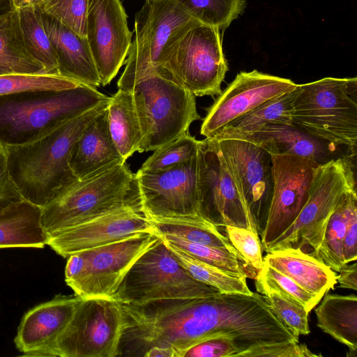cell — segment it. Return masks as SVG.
Returning a JSON list of instances; mask_svg holds the SVG:
<instances>
[{
  "mask_svg": "<svg viewBox=\"0 0 357 357\" xmlns=\"http://www.w3.org/2000/svg\"><path fill=\"white\" fill-rule=\"evenodd\" d=\"M109 101L34 141L4 147L10 177L23 199L43 208L78 180L69 165L71 149L84 128Z\"/></svg>",
  "mask_w": 357,
  "mask_h": 357,
  "instance_id": "1",
  "label": "cell"
},
{
  "mask_svg": "<svg viewBox=\"0 0 357 357\" xmlns=\"http://www.w3.org/2000/svg\"><path fill=\"white\" fill-rule=\"evenodd\" d=\"M109 98L82 84L0 96V144L5 147L34 141Z\"/></svg>",
  "mask_w": 357,
  "mask_h": 357,
  "instance_id": "2",
  "label": "cell"
},
{
  "mask_svg": "<svg viewBox=\"0 0 357 357\" xmlns=\"http://www.w3.org/2000/svg\"><path fill=\"white\" fill-rule=\"evenodd\" d=\"M140 210L137 185L126 161L77 180L42 208V225L49 236L113 210Z\"/></svg>",
  "mask_w": 357,
  "mask_h": 357,
  "instance_id": "3",
  "label": "cell"
},
{
  "mask_svg": "<svg viewBox=\"0 0 357 357\" xmlns=\"http://www.w3.org/2000/svg\"><path fill=\"white\" fill-rule=\"evenodd\" d=\"M292 123L310 135L348 149L357 146V78L324 77L297 85Z\"/></svg>",
  "mask_w": 357,
  "mask_h": 357,
  "instance_id": "4",
  "label": "cell"
},
{
  "mask_svg": "<svg viewBox=\"0 0 357 357\" xmlns=\"http://www.w3.org/2000/svg\"><path fill=\"white\" fill-rule=\"evenodd\" d=\"M131 91L142 134L139 153L155 151L201 119L196 96L167 73L143 77Z\"/></svg>",
  "mask_w": 357,
  "mask_h": 357,
  "instance_id": "5",
  "label": "cell"
},
{
  "mask_svg": "<svg viewBox=\"0 0 357 357\" xmlns=\"http://www.w3.org/2000/svg\"><path fill=\"white\" fill-rule=\"evenodd\" d=\"M220 293L193 278L158 239L132 264L113 298L121 304L191 299Z\"/></svg>",
  "mask_w": 357,
  "mask_h": 357,
  "instance_id": "6",
  "label": "cell"
},
{
  "mask_svg": "<svg viewBox=\"0 0 357 357\" xmlns=\"http://www.w3.org/2000/svg\"><path fill=\"white\" fill-rule=\"evenodd\" d=\"M197 22L175 0H146L135 15V38L118 89L131 91L143 77L161 74L167 48Z\"/></svg>",
  "mask_w": 357,
  "mask_h": 357,
  "instance_id": "7",
  "label": "cell"
},
{
  "mask_svg": "<svg viewBox=\"0 0 357 357\" xmlns=\"http://www.w3.org/2000/svg\"><path fill=\"white\" fill-rule=\"evenodd\" d=\"M351 165V158H339L317 167L305 204L266 252L291 248L312 255L318 250L331 215L344 192L356 187Z\"/></svg>",
  "mask_w": 357,
  "mask_h": 357,
  "instance_id": "8",
  "label": "cell"
},
{
  "mask_svg": "<svg viewBox=\"0 0 357 357\" xmlns=\"http://www.w3.org/2000/svg\"><path fill=\"white\" fill-rule=\"evenodd\" d=\"M156 233H139L68 257L65 281L82 298H113L135 261L157 240Z\"/></svg>",
  "mask_w": 357,
  "mask_h": 357,
  "instance_id": "9",
  "label": "cell"
},
{
  "mask_svg": "<svg viewBox=\"0 0 357 357\" xmlns=\"http://www.w3.org/2000/svg\"><path fill=\"white\" fill-rule=\"evenodd\" d=\"M220 33L219 29L199 22L190 27L166 50L162 73H169L195 96L220 95L228 70Z\"/></svg>",
  "mask_w": 357,
  "mask_h": 357,
  "instance_id": "10",
  "label": "cell"
},
{
  "mask_svg": "<svg viewBox=\"0 0 357 357\" xmlns=\"http://www.w3.org/2000/svg\"><path fill=\"white\" fill-rule=\"evenodd\" d=\"M197 190L199 212L204 220L218 227H244L258 234L218 142L213 138L199 140Z\"/></svg>",
  "mask_w": 357,
  "mask_h": 357,
  "instance_id": "11",
  "label": "cell"
},
{
  "mask_svg": "<svg viewBox=\"0 0 357 357\" xmlns=\"http://www.w3.org/2000/svg\"><path fill=\"white\" fill-rule=\"evenodd\" d=\"M123 328V312L118 301L82 298L59 337L56 356H118Z\"/></svg>",
  "mask_w": 357,
  "mask_h": 357,
  "instance_id": "12",
  "label": "cell"
},
{
  "mask_svg": "<svg viewBox=\"0 0 357 357\" xmlns=\"http://www.w3.org/2000/svg\"><path fill=\"white\" fill-rule=\"evenodd\" d=\"M135 177L140 211L147 219L204 220L198 206L197 153L190 160L164 170L139 169Z\"/></svg>",
  "mask_w": 357,
  "mask_h": 357,
  "instance_id": "13",
  "label": "cell"
},
{
  "mask_svg": "<svg viewBox=\"0 0 357 357\" xmlns=\"http://www.w3.org/2000/svg\"><path fill=\"white\" fill-rule=\"evenodd\" d=\"M273 192L267 222L260 236L266 250L293 223L305 204L319 165L292 155H271Z\"/></svg>",
  "mask_w": 357,
  "mask_h": 357,
  "instance_id": "14",
  "label": "cell"
},
{
  "mask_svg": "<svg viewBox=\"0 0 357 357\" xmlns=\"http://www.w3.org/2000/svg\"><path fill=\"white\" fill-rule=\"evenodd\" d=\"M218 142L261 236L267 222L273 192L271 154L243 139H223Z\"/></svg>",
  "mask_w": 357,
  "mask_h": 357,
  "instance_id": "15",
  "label": "cell"
},
{
  "mask_svg": "<svg viewBox=\"0 0 357 357\" xmlns=\"http://www.w3.org/2000/svg\"><path fill=\"white\" fill-rule=\"evenodd\" d=\"M131 38L120 0H89L86 38L100 85L109 84L125 64Z\"/></svg>",
  "mask_w": 357,
  "mask_h": 357,
  "instance_id": "16",
  "label": "cell"
},
{
  "mask_svg": "<svg viewBox=\"0 0 357 357\" xmlns=\"http://www.w3.org/2000/svg\"><path fill=\"white\" fill-rule=\"evenodd\" d=\"M296 86L291 79L257 70L241 72L208 109L200 133L206 138H213L231 121Z\"/></svg>",
  "mask_w": 357,
  "mask_h": 357,
  "instance_id": "17",
  "label": "cell"
},
{
  "mask_svg": "<svg viewBox=\"0 0 357 357\" xmlns=\"http://www.w3.org/2000/svg\"><path fill=\"white\" fill-rule=\"evenodd\" d=\"M155 233L137 208H119L48 236L47 245L63 257L139 233Z\"/></svg>",
  "mask_w": 357,
  "mask_h": 357,
  "instance_id": "18",
  "label": "cell"
},
{
  "mask_svg": "<svg viewBox=\"0 0 357 357\" xmlns=\"http://www.w3.org/2000/svg\"><path fill=\"white\" fill-rule=\"evenodd\" d=\"M82 298L57 295L29 310L22 317L14 340L27 356H56L59 335L71 319Z\"/></svg>",
  "mask_w": 357,
  "mask_h": 357,
  "instance_id": "19",
  "label": "cell"
},
{
  "mask_svg": "<svg viewBox=\"0 0 357 357\" xmlns=\"http://www.w3.org/2000/svg\"><path fill=\"white\" fill-rule=\"evenodd\" d=\"M250 142L271 155H292L310 160L318 165L356 154L348 149L316 138L294 123H274L257 132L237 138Z\"/></svg>",
  "mask_w": 357,
  "mask_h": 357,
  "instance_id": "20",
  "label": "cell"
},
{
  "mask_svg": "<svg viewBox=\"0 0 357 357\" xmlns=\"http://www.w3.org/2000/svg\"><path fill=\"white\" fill-rule=\"evenodd\" d=\"M41 17L56 56L59 75L82 84L99 86V76L86 38L42 12Z\"/></svg>",
  "mask_w": 357,
  "mask_h": 357,
  "instance_id": "21",
  "label": "cell"
},
{
  "mask_svg": "<svg viewBox=\"0 0 357 357\" xmlns=\"http://www.w3.org/2000/svg\"><path fill=\"white\" fill-rule=\"evenodd\" d=\"M107 107L84 128L71 149L69 165L79 180L126 161L119 153L111 137Z\"/></svg>",
  "mask_w": 357,
  "mask_h": 357,
  "instance_id": "22",
  "label": "cell"
},
{
  "mask_svg": "<svg viewBox=\"0 0 357 357\" xmlns=\"http://www.w3.org/2000/svg\"><path fill=\"white\" fill-rule=\"evenodd\" d=\"M263 263L288 276L319 301L337 283L335 271L298 248L267 252Z\"/></svg>",
  "mask_w": 357,
  "mask_h": 357,
  "instance_id": "23",
  "label": "cell"
},
{
  "mask_svg": "<svg viewBox=\"0 0 357 357\" xmlns=\"http://www.w3.org/2000/svg\"><path fill=\"white\" fill-rule=\"evenodd\" d=\"M42 208L24 199L0 209V248H43L48 235L42 225Z\"/></svg>",
  "mask_w": 357,
  "mask_h": 357,
  "instance_id": "24",
  "label": "cell"
},
{
  "mask_svg": "<svg viewBox=\"0 0 357 357\" xmlns=\"http://www.w3.org/2000/svg\"><path fill=\"white\" fill-rule=\"evenodd\" d=\"M314 312L317 326L349 348L350 356L357 350V297L355 294H326Z\"/></svg>",
  "mask_w": 357,
  "mask_h": 357,
  "instance_id": "25",
  "label": "cell"
},
{
  "mask_svg": "<svg viewBox=\"0 0 357 357\" xmlns=\"http://www.w3.org/2000/svg\"><path fill=\"white\" fill-rule=\"evenodd\" d=\"M107 110L111 137L119 153L126 160L137 151L142 139L132 91L118 89L110 96Z\"/></svg>",
  "mask_w": 357,
  "mask_h": 357,
  "instance_id": "26",
  "label": "cell"
},
{
  "mask_svg": "<svg viewBox=\"0 0 357 357\" xmlns=\"http://www.w3.org/2000/svg\"><path fill=\"white\" fill-rule=\"evenodd\" d=\"M298 85V84H297ZM295 89L271 98L236 119L219 131L213 139H234L258 131L274 123L291 124V109L297 94Z\"/></svg>",
  "mask_w": 357,
  "mask_h": 357,
  "instance_id": "27",
  "label": "cell"
},
{
  "mask_svg": "<svg viewBox=\"0 0 357 357\" xmlns=\"http://www.w3.org/2000/svg\"><path fill=\"white\" fill-rule=\"evenodd\" d=\"M0 66L13 73L47 74L26 48L16 9L0 18Z\"/></svg>",
  "mask_w": 357,
  "mask_h": 357,
  "instance_id": "28",
  "label": "cell"
},
{
  "mask_svg": "<svg viewBox=\"0 0 357 357\" xmlns=\"http://www.w3.org/2000/svg\"><path fill=\"white\" fill-rule=\"evenodd\" d=\"M149 220L157 235L174 236L193 243L227 250L241 262L249 266L220 228L205 220L158 219Z\"/></svg>",
  "mask_w": 357,
  "mask_h": 357,
  "instance_id": "29",
  "label": "cell"
},
{
  "mask_svg": "<svg viewBox=\"0 0 357 357\" xmlns=\"http://www.w3.org/2000/svg\"><path fill=\"white\" fill-rule=\"evenodd\" d=\"M16 10L27 51L47 74L59 75L56 56L45 30L40 10L38 6H26Z\"/></svg>",
  "mask_w": 357,
  "mask_h": 357,
  "instance_id": "30",
  "label": "cell"
},
{
  "mask_svg": "<svg viewBox=\"0 0 357 357\" xmlns=\"http://www.w3.org/2000/svg\"><path fill=\"white\" fill-rule=\"evenodd\" d=\"M162 241L178 263L197 280L218 289L220 293L253 294L247 284L245 276L200 261Z\"/></svg>",
  "mask_w": 357,
  "mask_h": 357,
  "instance_id": "31",
  "label": "cell"
},
{
  "mask_svg": "<svg viewBox=\"0 0 357 357\" xmlns=\"http://www.w3.org/2000/svg\"><path fill=\"white\" fill-rule=\"evenodd\" d=\"M356 197V187L344 192L330 216L321 245L312 255L336 273L347 264L343 254V240L349 207Z\"/></svg>",
  "mask_w": 357,
  "mask_h": 357,
  "instance_id": "32",
  "label": "cell"
},
{
  "mask_svg": "<svg viewBox=\"0 0 357 357\" xmlns=\"http://www.w3.org/2000/svg\"><path fill=\"white\" fill-rule=\"evenodd\" d=\"M158 236L188 255L221 269L242 275L253 280L258 274L255 271L241 262L233 253L227 250L193 243L174 236L166 234H159Z\"/></svg>",
  "mask_w": 357,
  "mask_h": 357,
  "instance_id": "33",
  "label": "cell"
},
{
  "mask_svg": "<svg viewBox=\"0 0 357 357\" xmlns=\"http://www.w3.org/2000/svg\"><path fill=\"white\" fill-rule=\"evenodd\" d=\"M201 24L224 30L243 10L245 0H175Z\"/></svg>",
  "mask_w": 357,
  "mask_h": 357,
  "instance_id": "34",
  "label": "cell"
},
{
  "mask_svg": "<svg viewBox=\"0 0 357 357\" xmlns=\"http://www.w3.org/2000/svg\"><path fill=\"white\" fill-rule=\"evenodd\" d=\"M255 280L259 294H262L267 291H276L299 303L309 313L320 302L292 279L264 263Z\"/></svg>",
  "mask_w": 357,
  "mask_h": 357,
  "instance_id": "35",
  "label": "cell"
},
{
  "mask_svg": "<svg viewBox=\"0 0 357 357\" xmlns=\"http://www.w3.org/2000/svg\"><path fill=\"white\" fill-rule=\"evenodd\" d=\"M199 140L186 132L154 151L142 164V172H158L184 162L197 153Z\"/></svg>",
  "mask_w": 357,
  "mask_h": 357,
  "instance_id": "36",
  "label": "cell"
},
{
  "mask_svg": "<svg viewBox=\"0 0 357 357\" xmlns=\"http://www.w3.org/2000/svg\"><path fill=\"white\" fill-rule=\"evenodd\" d=\"M80 84L68 78L50 74L0 75V96L36 90H62Z\"/></svg>",
  "mask_w": 357,
  "mask_h": 357,
  "instance_id": "37",
  "label": "cell"
},
{
  "mask_svg": "<svg viewBox=\"0 0 357 357\" xmlns=\"http://www.w3.org/2000/svg\"><path fill=\"white\" fill-rule=\"evenodd\" d=\"M263 297L277 317L296 336L310 333L309 312L299 303L276 291H267Z\"/></svg>",
  "mask_w": 357,
  "mask_h": 357,
  "instance_id": "38",
  "label": "cell"
},
{
  "mask_svg": "<svg viewBox=\"0 0 357 357\" xmlns=\"http://www.w3.org/2000/svg\"><path fill=\"white\" fill-rule=\"evenodd\" d=\"M89 0H43L40 11L86 38V20Z\"/></svg>",
  "mask_w": 357,
  "mask_h": 357,
  "instance_id": "39",
  "label": "cell"
},
{
  "mask_svg": "<svg viewBox=\"0 0 357 357\" xmlns=\"http://www.w3.org/2000/svg\"><path fill=\"white\" fill-rule=\"evenodd\" d=\"M221 231L247 264L257 273L263 266L262 246L259 235L250 229L235 226L222 227Z\"/></svg>",
  "mask_w": 357,
  "mask_h": 357,
  "instance_id": "40",
  "label": "cell"
},
{
  "mask_svg": "<svg viewBox=\"0 0 357 357\" xmlns=\"http://www.w3.org/2000/svg\"><path fill=\"white\" fill-rule=\"evenodd\" d=\"M241 353V349L233 338L217 336L190 347L184 357H239Z\"/></svg>",
  "mask_w": 357,
  "mask_h": 357,
  "instance_id": "41",
  "label": "cell"
},
{
  "mask_svg": "<svg viewBox=\"0 0 357 357\" xmlns=\"http://www.w3.org/2000/svg\"><path fill=\"white\" fill-rule=\"evenodd\" d=\"M319 357L321 354L312 353L305 344L299 342L266 346L255 349L245 357Z\"/></svg>",
  "mask_w": 357,
  "mask_h": 357,
  "instance_id": "42",
  "label": "cell"
},
{
  "mask_svg": "<svg viewBox=\"0 0 357 357\" xmlns=\"http://www.w3.org/2000/svg\"><path fill=\"white\" fill-rule=\"evenodd\" d=\"M22 199L10 177L5 148L0 144V209Z\"/></svg>",
  "mask_w": 357,
  "mask_h": 357,
  "instance_id": "43",
  "label": "cell"
},
{
  "mask_svg": "<svg viewBox=\"0 0 357 357\" xmlns=\"http://www.w3.org/2000/svg\"><path fill=\"white\" fill-rule=\"evenodd\" d=\"M343 254L346 264L356 261L357 259V197L353 199L349 210Z\"/></svg>",
  "mask_w": 357,
  "mask_h": 357,
  "instance_id": "44",
  "label": "cell"
},
{
  "mask_svg": "<svg viewBox=\"0 0 357 357\" xmlns=\"http://www.w3.org/2000/svg\"><path fill=\"white\" fill-rule=\"evenodd\" d=\"M337 282L339 287L357 290V266L356 263L347 264L339 271Z\"/></svg>",
  "mask_w": 357,
  "mask_h": 357,
  "instance_id": "45",
  "label": "cell"
},
{
  "mask_svg": "<svg viewBox=\"0 0 357 357\" xmlns=\"http://www.w3.org/2000/svg\"><path fill=\"white\" fill-rule=\"evenodd\" d=\"M144 357H177L176 352L171 348L153 347L144 354Z\"/></svg>",
  "mask_w": 357,
  "mask_h": 357,
  "instance_id": "46",
  "label": "cell"
},
{
  "mask_svg": "<svg viewBox=\"0 0 357 357\" xmlns=\"http://www.w3.org/2000/svg\"><path fill=\"white\" fill-rule=\"evenodd\" d=\"M15 10L13 0H0V18Z\"/></svg>",
  "mask_w": 357,
  "mask_h": 357,
  "instance_id": "47",
  "label": "cell"
},
{
  "mask_svg": "<svg viewBox=\"0 0 357 357\" xmlns=\"http://www.w3.org/2000/svg\"><path fill=\"white\" fill-rule=\"evenodd\" d=\"M15 9L26 6H38L43 0H13Z\"/></svg>",
  "mask_w": 357,
  "mask_h": 357,
  "instance_id": "48",
  "label": "cell"
},
{
  "mask_svg": "<svg viewBox=\"0 0 357 357\" xmlns=\"http://www.w3.org/2000/svg\"><path fill=\"white\" fill-rule=\"evenodd\" d=\"M7 73H11V72L9 71L6 68L0 66V75L7 74Z\"/></svg>",
  "mask_w": 357,
  "mask_h": 357,
  "instance_id": "49",
  "label": "cell"
}]
</instances>
